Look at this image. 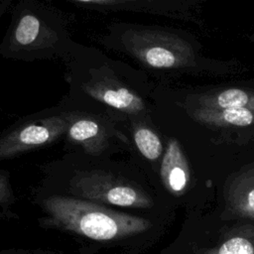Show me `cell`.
<instances>
[{
  "label": "cell",
  "instance_id": "15",
  "mask_svg": "<svg viewBox=\"0 0 254 254\" xmlns=\"http://www.w3.org/2000/svg\"><path fill=\"white\" fill-rule=\"evenodd\" d=\"M12 4V0H0V20L4 16V14L10 9Z\"/></svg>",
  "mask_w": 254,
  "mask_h": 254
},
{
  "label": "cell",
  "instance_id": "14",
  "mask_svg": "<svg viewBox=\"0 0 254 254\" xmlns=\"http://www.w3.org/2000/svg\"><path fill=\"white\" fill-rule=\"evenodd\" d=\"M10 177L9 171L0 170V208L12 205L16 199Z\"/></svg>",
  "mask_w": 254,
  "mask_h": 254
},
{
  "label": "cell",
  "instance_id": "3",
  "mask_svg": "<svg viewBox=\"0 0 254 254\" xmlns=\"http://www.w3.org/2000/svg\"><path fill=\"white\" fill-rule=\"evenodd\" d=\"M67 17L57 7L39 0H20L0 43V57L33 63L66 61L79 43L70 35Z\"/></svg>",
  "mask_w": 254,
  "mask_h": 254
},
{
  "label": "cell",
  "instance_id": "10",
  "mask_svg": "<svg viewBox=\"0 0 254 254\" xmlns=\"http://www.w3.org/2000/svg\"><path fill=\"white\" fill-rule=\"evenodd\" d=\"M190 107L204 109L246 108L254 110V90L231 87L190 97Z\"/></svg>",
  "mask_w": 254,
  "mask_h": 254
},
{
  "label": "cell",
  "instance_id": "8",
  "mask_svg": "<svg viewBox=\"0 0 254 254\" xmlns=\"http://www.w3.org/2000/svg\"><path fill=\"white\" fill-rule=\"evenodd\" d=\"M119 124L131 141V157L139 165L142 162L161 164L165 149L160 136L152 128L149 118H127Z\"/></svg>",
  "mask_w": 254,
  "mask_h": 254
},
{
  "label": "cell",
  "instance_id": "2",
  "mask_svg": "<svg viewBox=\"0 0 254 254\" xmlns=\"http://www.w3.org/2000/svg\"><path fill=\"white\" fill-rule=\"evenodd\" d=\"M64 63L68 90L60 102L64 106L103 112L117 123L127 118H149L140 71L126 62L78 44Z\"/></svg>",
  "mask_w": 254,
  "mask_h": 254
},
{
  "label": "cell",
  "instance_id": "5",
  "mask_svg": "<svg viewBox=\"0 0 254 254\" xmlns=\"http://www.w3.org/2000/svg\"><path fill=\"white\" fill-rule=\"evenodd\" d=\"M97 42L150 70H168L194 64L191 45L166 29L128 22H112Z\"/></svg>",
  "mask_w": 254,
  "mask_h": 254
},
{
  "label": "cell",
  "instance_id": "11",
  "mask_svg": "<svg viewBox=\"0 0 254 254\" xmlns=\"http://www.w3.org/2000/svg\"><path fill=\"white\" fill-rule=\"evenodd\" d=\"M188 112L194 120L215 127H248L254 124V110L246 108L204 109L189 107Z\"/></svg>",
  "mask_w": 254,
  "mask_h": 254
},
{
  "label": "cell",
  "instance_id": "16",
  "mask_svg": "<svg viewBox=\"0 0 254 254\" xmlns=\"http://www.w3.org/2000/svg\"><path fill=\"white\" fill-rule=\"evenodd\" d=\"M0 110H1V104H0Z\"/></svg>",
  "mask_w": 254,
  "mask_h": 254
},
{
  "label": "cell",
  "instance_id": "12",
  "mask_svg": "<svg viewBox=\"0 0 254 254\" xmlns=\"http://www.w3.org/2000/svg\"><path fill=\"white\" fill-rule=\"evenodd\" d=\"M228 192L230 205L238 214L254 217V169L237 178Z\"/></svg>",
  "mask_w": 254,
  "mask_h": 254
},
{
  "label": "cell",
  "instance_id": "6",
  "mask_svg": "<svg viewBox=\"0 0 254 254\" xmlns=\"http://www.w3.org/2000/svg\"><path fill=\"white\" fill-rule=\"evenodd\" d=\"M61 104L69 111V123L64 139V152L79 151L93 157H114L132 153L129 137L108 114Z\"/></svg>",
  "mask_w": 254,
  "mask_h": 254
},
{
  "label": "cell",
  "instance_id": "4",
  "mask_svg": "<svg viewBox=\"0 0 254 254\" xmlns=\"http://www.w3.org/2000/svg\"><path fill=\"white\" fill-rule=\"evenodd\" d=\"M44 216V227L68 231L95 241H117L148 231V218L116 210L114 207L59 194L32 190Z\"/></svg>",
  "mask_w": 254,
  "mask_h": 254
},
{
  "label": "cell",
  "instance_id": "13",
  "mask_svg": "<svg viewBox=\"0 0 254 254\" xmlns=\"http://www.w3.org/2000/svg\"><path fill=\"white\" fill-rule=\"evenodd\" d=\"M202 254H254V230L232 235L217 247Z\"/></svg>",
  "mask_w": 254,
  "mask_h": 254
},
{
  "label": "cell",
  "instance_id": "7",
  "mask_svg": "<svg viewBox=\"0 0 254 254\" xmlns=\"http://www.w3.org/2000/svg\"><path fill=\"white\" fill-rule=\"evenodd\" d=\"M69 123V111L60 102L20 118L0 132V161L51 146L64 139Z\"/></svg>",
  "mask_w": 254,
  "mask_h": 254
},
{
  "label": "cell",
  "instance_id": "1",
  "mask_svg": "<svg viewBox=\"0 0 254 254\" xmlns=\"http://www.w3.org/2000/svg\"><path fill=\"white\" fill-rule=\"evenodd\" d=\"M41 180L34 190L110 206L135 209L154 207L140 165L130 159L93 157L64 152L40 166Z\"/></svg>",
  "mask_w": 254,
  "mask_h": 254
},
{
  "label": "cell",
  "instance_id": "9",
  "mask_svg": "<svg viewBox=\"0 0 254 254\" xmlns=\"http://www.w3.org/2000/svg\"><path fill=\"white\" fill-rule=\"evenodd\" d=\"M159 176L164 189L174 195L182 194L190 183L189 164L176 138H170L167 142L159 168Z\"/></svg>",
  "mask_w": 254,
  "mask_h": 254
}]
</instances>
